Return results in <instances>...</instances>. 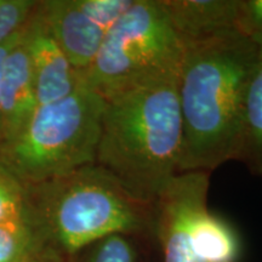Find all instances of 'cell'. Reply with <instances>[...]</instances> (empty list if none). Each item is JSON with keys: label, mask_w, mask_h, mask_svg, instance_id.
<instances>
[{"label": "cell", "mask_w": 262, "mask_h": 262, "mask_svg": "<svg viewBox=\"0 0 262 262\" xmlns=\"http://www.w3.org/2000/svg\"><path fill=\"white\" fill-rule=\"evenodd\" d=\"M257 52V42L238 31L183 42L178 73L179 173H210L237 158L244 96Z\"/></svg>", "instance_id": "1"}, {"label": "cell", "mask_w": 262, "mask_h": 262, "mask_svg": "<svg viewBox=\"0 0 262 262\" xmlns=\"http://www.w3.org/2000/svg\"><path fill=\"white\" fill-rule=\"evenodd\" d=\"M181 149L178 74L147 80L106 98L95 164L131 196L155 205L179 173Z\"/></svg>", "instance_id": "2"}, {"label": "cell", "mask_w": 262, "mask_h": 262, "mask_svg": "<svg viewBox=\"0 0 262 262\" xmlns=\"http://www.w3.org/2000/svg\"><path fill=\"white\" fill-rule=\"evenodd\" d=\"M25 203L45 245L63 257L108 235L155 228V205L131 196L96 164L25 187Z\"/></svg>", "instance_id": "3"}, {"label": "cell", "mask_w": 262, "mask_h": 262, "mask_svg": "<svg viewBox=\"0 0 262 262\" xmlns=\"http://www.w3.org/2000/svg\"><path fill=\"white\" fill-rule=\"evenodd\" d=\"M104 107L106 100L81 84L70 96L38 106L0 148V170L25 188L93 165Z\"/></svg>", "instance_id": "4"}, {"label": "cell", "mask_w": 262, "mask_h": 262, "mask_svg": "<svg viewBox=\"0 0 262 262\" xmlns=\"http://www.w3.org/2000/svg\"><path fill=\"white\" fill-rule=\"evenodd\" d=\"M183 42L159 0H135L80 72V84L104 100L164 75L178 74Z\"/></svg>", "instance_id": "5"}, {"label": "cell", "mask_w": 262, "mask_h": 262, "mask_svg": "<svg viewBox=\"0 0 262 262\" xmlns=\"http://www.w3.org/2000/svg\"><path fill=\"white\" fill-rule=\"evenodd\" d=\"M209 172L178 173L155 204V229L164 262H202L191 243V221L208 204Z\"/></svg>", "instance_id": "6"}, {"label": "cell", "mask_w": 262, "mask_h": 262, "mask_svg": "<svg viewBox=\"0 0 262 262\" xmlns=\"http://www.w3.org/2000/svg\"><path fill=\"white\" fill-rule=\"evenodd\" d=\"M24 39L39 106L56 102L77 90L79 73L62 51L37 6L25 26Z\"/></svg>", "instance_id": "7"}, {"label": "cell", "mask_w": 262, "mask_h": 262, "mask_svg": "<svg viewBox=\"0 0 262 262\" xmlns=\"http://www.w3.org/2000/svg\"><path fill=\"white\" fill-rule=\"evenodd\" d=\"M37 9L78 73L96 57L107 33L88 17L75 0H44Z\"/></svg>", "instance_id": "8"}, {"label": "cell", "mask_w": 262, "mask_h": 262, "mask_svg": "<svg viewBox=\"0 0 262 262\" xmlns=\"http://www.w3.org/2000/svg\"><path fill=\"white\" fill-rule=\"evenodd\" d=\"M38 106L34 78L22 31L3 66L0 83L2 147L21 133Z\"/></svg>", "instance_id": "9"}, {"label": "cell", "mask_w": 262, "mask_h": 262, "mask_svg": "<svg viewBox=\"0 0 262 262\" xmlns=\"http://www.w3.org/2000/svg\"><path fill=\"white\" fill-rule=\"evenodd\" d=\"M182 42L237 31L239 0H159Z\"/></svg>", "instance_id": "10"}, {"label": "cell", "mask_w": 262, "mask_h": 262, "mask_svg": "<svg viewBox=\"0 0 262 262\" xmlns=\"http://www.w3.org/2000/svg\"><path fill=\"white\" fill-rule=\"evenodd\" d=\"M253 39L258 52L245 91L235 160L243 163L253 175L262 176V35Z\"/></svg>", "instance_id": "11"}, {"label": "cell", "mask_w": 262, "mask_h": 262, "mask_svg": "<svg viewBox=\"0 0 262 262\" xmlns=\"http://www.w3.org/2000/svg\"><path fill=\"white\" fill-rule=\"evenodd\" d=\"M191 243L202 262H238L239 243L229 225L203 205L191 221Z\"/></svg>", "instance_id": "12"}, {"label": "cell", "mask_w": 262, "mask_h": 262, "mask_svg": "<svg viewBox=\"0 0 262 262\" xmlns=\"http://www.w3.org/2000/svg\"><path fill=\"white\" fill-rule=\"evenodd\" d=\"M45 248L27 211L0 224V262H25Z\"/></svg>", "instance_id": "13"}, {"label": "cell", "mask_w": 262, "mask_h": 262, "mask_svg": "<svg viewBox=\"0 0 262 262\" xmlns=\"http://www.w3.org/2000/svg\"><path fill=\"white\" fill-rule=\"evenodd\" d=\"M136 253L129 237L113 234L89 245L70 257V262H135Z\"/></svg>", "instance_id": "14"}, {"label": "cell", "mask_w": 262, "mask_h": 262, "mask_svg": "<svg viewBox=\"0 0 262 262\" xmlns=\"http://www.w3.org/2000/svg\"><path fill=\"white\" fill-rule=\"evenodd\" d=\"M75 2L91 21L107 33L129 11L135 0H75Z\"/></svg>", "instance_id": "15"}, {"label": "cell", "mask_w": 262, "mask_h": 262, "mask_svg": "<svg viewBox=\"0 0 262 262\" xmlns=\"http://www.w3.org/2000/svg\"><path fill=\"white\" fill-rule=\"evenodd\" d=\"M37 3L34 0H0V45L24 29Z\"/></svg>", "instance_id": "16"}, {"label": "cell", "mask_w": 262, "mask_h": 262, "mask_svg": "<svg viewBox=\"0 0 262 262\" xmlns=\"http://www.w3.org/2000/svg\"><path fill=\"white\" fill-rule=\"evenodd\" d=\"M25 188L0 170V224L25 214Z\"/></svg>", "instance_id": "17"}, {"label": "cell", "mask_w": 262, "mask_h": 262, "mask_svg": "<svg viewBox=\"0 0 262 262\" xmlns=\"http://www.w3.org/2000/svg\"><path fill=\"white\" fill-rule=\"evenodd\" d=\"M237 31L249 38L262 35V0H239Z\"/></svg>", "instance_id": "18"}, {"label": "cell", "mask_w": 262, "mask_h": 262, "mask_svg": "<svg viewBox=\"0 0 262 262\" xmlns=\"http://www.w3.org/2000/svg\"><path fill=\"white\" fill-rule=\"evenodd\" d=\"M25 262H66V260L61 254H58L54 249L45 248Z\"/></svg>", "instance_id": "19"}, {"label": "cell", "mask_w": 262, "mask_h": 262, "mask_svg": "<svg viewBox=\"0 0 262 262\" xmlns=\"http://www.w3.org/2000/svg\"><path fill=\"white\" fill-rule=\"evenodd\" d=\"M24 31V29H22ZM22 31L18 32L17 34L14 35L10 40L4 42L3 45H0V83H2V74H3V66H4V61L6 56H8L9 51L14 48V45L17 42V40L21 37ZM0 148H2V114H0Z\"/></svg>", "instance_id": "20"}]
</instances>
